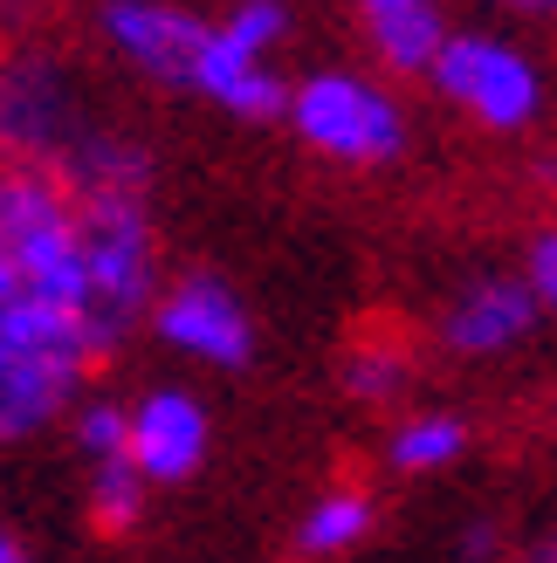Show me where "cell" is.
<instances>
[{
  "label": "cell",
  "mask_w": 557,
  "mask_h": 563,
  "mask_svg": "<svg viewBox=\"0 0 557 563\" xmlns=\"http://www.w3.org/2000/svg\"><path fill=\"white\" fill-rule=\"evenodd\" d=\"M118 344L124 330L97 302L69 186L0 165V454L63 427Z\"/></svg>",
  "instance_id": "obj_1"
},
{
  "label": "cell",
  "mask_w": 557,
  "mask_h": 563,
  "mask_svg": "<svg viewBox=\"0 0 557 563\" xmlns=\"http://www.w3.org/2000/svg\"><path fill=\"white\" fill-rule=\"evenodd\" d=\"M97 131L90 82L48 42L0 48V165L8 173H63Z\"/></svg>",
  "instance_id": "obj_2"
},
{
  "label": "cell",
  "mask_w": 557,
  "mask_h": 563,
  "mask_svg": "<svg viewBox=\"0 0 557 563\" xmlns=\"http://www.w3.org/2000/svg\"><path fill=\"white\" fill-rule=\"evenodd\" d=\"M283 124L303 137V152L345 165V173H385L413 145V118L400 90H385L365 69H310L303 82H290Z\"/></svg>",
  "instance_id": "obj_3"
},
{
  "label": "cell",
  "mask_w": 557,
  "mask_h": 563,
  "mask_svg": "<svg viewBox=\"0 0 557 563\" xmlns=\"http://www.w3.org/2000/svg\"><path fill=\"white\" fill-rule=\"evenodd\" d=\"M290 27H296L290 0H234L220 21H207L186 90L228 110L234 124H283L290 76L275 69V48L290 42Z\"/></svg>",
  "instance_id": "obj_4"
},
{
  "label": "cell",
  "mask_w": 557,
  "mask_h": 563,
  "mask_svg": "<svg viewBox=\"0 0 557 563\" xmlns=\"http://www.w3.org/2000/svg\"><path fill=\"white\" fill-rule=\"evenodd\" d=\"M427 90L455 110L461 124L489 137H516L544 118V69L537 55L495 35V27H455L440 55L427 63Z\"/></svg>",
  "instance_id": "obj_5"
},
{
  "label": "cell",
  "mask_w": 557,
  "mask_h": 563,
  "mask_svg": "<svg viewBox=\"0 0 557 563\" xmlns=\"http://www.w3.org/2000/svg\"><path fill=\"white\" fill-rule=\"evenodd\" d=\"M145 330L173 357L207 364V372H241V364L255 357V309L241 302L234 282H220L207 268L165 275L152 309H145Z\"/></svg>",
  "instance_id": "obj_6"
},
{
  "label": "cell",
  "mask_w": 557,
  "mask_h": 563,
  "mask_svg": "<svg viewBox=\"0 0 557 563\" xmlns=\"http://www.w3.org/2000/svg\"><path fill=\"white\" fill-rule=\"evenodd\" d=\"M537 302L523 289L516 268H482L455 282L434 309V344L461 357V364H495V357H516L523 344L537 336Z\"/></svg>",
  "instance_id": "obj_7"
},
{
  "label": "cell",
  "mask_w": 557,
  "mask_h": 563,
  "mask_svg": "<svg viewBox=\"0 0 557 563\" xmlns=\"http://www.w3.org/2000/svg\"><path fill=\"white\" fill-rule=\"evenodd\" d=\"M207 446H214V419L207 399L186 385H152L124 399V461L138 467L145 488H179L207 467Z\"/></svg>",
  "instance_id": "obj_8"
},
{
  "label": "cell",
  "mask_w": 557,
  "mask_h": 563,
  "mask_svg": "<svg viewBox=\"0 0 557 563\" xmlns=\"http://www.w3.org/2000/svg\"><path fill=\"white\" fill-rule=\"evenodd\" d=\"M207 21L186 14L179 0H97V42L118 69L159 82V90H186L193 55H200Z\"/></svg>",
  "instance_id": "obj_9"
},
{
  "label": "cell",
  "mask_w": 557,
  "mask_h": 563,
  "mask_svg": "<svg viewBox=\"0 0 557 563\" xmlns=\"http://www.w3.org/2000/svg\"><path fill=\"white\" fill-rule=\"evenodd\" d=\"M358 35L365 55L393 76H427L440 42L455 35L448 0H358Z\"/></svg>",
  "instance_id": "obj_10"
},
{
  "label": "cell",
  "mask_w": 557,
  "mask_h": 563,
  "mask_svg": "<svg viewBox=\"0 0 557 563\" xmlns=\"http://www.w3.org/2000/svg\"><path fill=\"white\" fill-rule=\"evenodd\" d=\"M468 419L448 406H413L385 427V467L406 474V482H427V474H448L468 461Z\"/></svg>",
  "instance_id": "obj_11"
},
{
  "label": "cell",
  "mask_w": 557,
  "mask_h": 563,
  "mask_svg": "<svg viewBox=\"0 0 557 563\" xmlns=\"http://www.w3.org/2000/svg\"><path fill=\"white\" fill-rule=\"evenodd\" d=\"M372 529H379V501H372V488L330 482V488L310 501V509H303V522H296V556L338 563V556H351V550H365Z\"/></svg>",
  "instance_id": "obj_12"
},
{
  "label": "cell",
  "mask_w": 557,
  "mask_h": 563,
  "mask_svg": "<svg viewBox=\"0 0 557 563\" xmlns=\"http://www.w3.org/2000/svg\"><path fill=\"white\" fill-rule=\"evenodd\" d=\"M345 385L358 406H400L413 391V351L400 336H358L345 357Z\"/></svg>",
  "instance_id": "obj_13"
},
{
  "label": "cell",
  "mask_w": 557,
  "mask_h": 563,
  "mask_svg": "<svg viewBox=\"0 0 557 563\" xmlns=\"http://www.w3.org/2000/svg\"><path fill=\"white\" fill-rule=\"evenodd\" d=\"M83 488H90V522L110 529V537H124V529H138V516H145L152 488L138 482V467L124 454L110 461H83Z\"/></svg>",
  "instance_id": "obj_14"
},
{
  "label": "cell",
  "mask_w": 557,
  "mask_h": 563,
  "mask_svg": "<svg viewBox=\"0 0 557 563\" xmlns=\"http://www.w3.org/2000/svg\"><path fill=\"white\" fill-rule=\"evenodd\" d=\"M523 289H531V302H537V317H557V228H544L537 241H531V255H523Z\"/></svg>",
  "instance_id": "obj_15"
},
{
  "label": "cell",
  "mask_w": 557,
  "mask_h": 563,
  "mask_svg": "<svg viewBox=\"0 0 557 563\" xmlns=\"http://www.w3.org/2000/svg\"><path fill=\"white\" fill-rule=\"evenodd\" d=\"M0 563H35V556H28V543H21V529L8 516H0Z\"/></svg>",
  "instance_id": "obj_16"
},
{
  "label": "cell",
  "mask_w": 557,
  "mask_h": 563,
  "mask_svg": "<svg viewBox=\"0 0 557 563\" xmlns=\"http://www.w3.org/2000/svg\"><path fill=\"white\" fill-rule=\"evenodd\" d=\"M523 14H557V0H523Z\"/></svg>",
  "instance_id": "obj_17"
},
{
  "label": "cell",
  "mask_w": 557,
  "mask_h": 563,
  "mask_svg": "<svg viewBox=\"0 0 557 563\" xmlns=\"http://www.w3.org/2000/svg\"><path fill=\"white\" fill-rule=\"evenodd\" d=\"M544 556H550V563H557V537H550V543H544Z\"/></svg>",
  "instance_id": "obj_18"
},
{
  "label": "cell",
  "mask_w": 557,
  "mask_h": 563,
  "mask_svg": "<svg viewBox=\"0 0 557 563\" xmlns=\"http://www.w3.org/2000/svg\"><path fill=\"white\" fill-rule=\"evenodd\" d=\"M523 563H550V556H544V550H537V556H523Z\"/></svg>",
  "instance_id": "obj_19"
},
{
  "label": "cell",
  "mask_w": 557,
  "mask_h": 563,
  "mask_svg": "<svg viewBox=\"0 0 557 563\" xmlns=\"http://www.w3.org/2000/svg\"><path fill=\"white\" fill-rule=\"evenodd\" d=\"M503 8H523V0H503Z\"/></svg>",
  "instance_id": "obj_20"
}]
</instances>
